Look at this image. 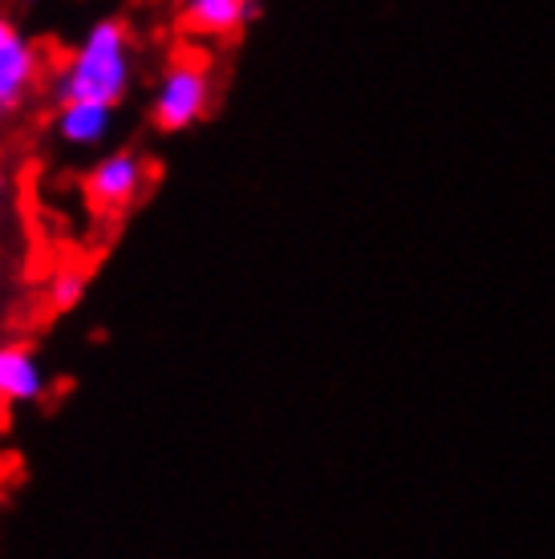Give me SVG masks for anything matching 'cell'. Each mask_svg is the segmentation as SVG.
Returning <instances> with one entry per match:
<instances>
[{
  "label": "cell",
  "mask_w": 555,
  "mask_h": 559,
  "mask_svg": "<svg viewBox=\"0 0 555 559\" xmlns=\"http://www.w3.org/2000/svg\"><path fill=\"white\" fill-rule=\"evenodd\" d=\"M134 82V37L122 21H97L85 28L66 66L54 78V102H118L130 94Z\"/></svg>",
  "instance_id": "obj_1"
},
{
  "label": "cell",
  "mask_w": 555,
  "mask_h": 559,
  "mask_svg": "<svg viewBox=\"0 0 555 559\" xmlns=\"http://www.w3.org/2000/svg\"><path fill=\"white\" fill-rule=\"evenodd\" d=\"M9 418H13V402H9L4 393H0V433L9 430Z\"/></svg>",
  "instance_id": "obj_9"
},
{
  "label": "cell",
  "mask_w": 555,
  "mask_h": 559,
  "mask_svg": "<svg viewBox=\"0 0 555 559\" xmlns=\"http://www.w3.org/2000/svg\"><path fill=\"white\" fill-rule=\"evenodd\" d=\"M146 182H151V163L126 146V151L102 154L94 167L85 170L82 195L97 215H122L146 195Z\"/></svg>",
  "instance_id": "obj_4"
},
{
  "label": "cell",
  "mask_w": 555,
  "mask_h": 559,
  "mask_svg": "<svg viewBox=\"0 0 555 559\" xmlns=\"http://www.w3.org/2000/svg\"><path fill=\"white\" fill-rule=\"evenodd\" d=\"M4 195H9V182H4V175H0V207H4Z\"/></svg>",
  "instance_id": "obj_10"
},
{
  "label": "cell",
  "mask_w": 555,
  "mask_h": 559,
  "mask_svg": "<svg viewBox=\"0 0 555 559\" xmlns=\"http://www.w3.org/2000/svg\"><path fill=\"white\" fill-rule=\"evenodd\" d=\"M114 110L118 106H106V102H57V139L73 146V151H94V146L110 139Z\"/></svg>",
  "instance_id": "obj_6"
},
{
  "label": "cell",
  "mask_w": 555,
  "mask_h": 559,
  "mask_svg": "<svg viewBox=\"0 0 555 559\" xmlns=\"http://www.w3.org/2000/svg\"><path fill=\"white\" fill-rule=\"evenodd\" d=\"M45 378L37 353L21 345V341H4L0 345V393L13 402V406H33L45 397Z\"/></svg>",
  "instance_id": "obj_7"
},
{
  "label": "cell",
  "mask_w": 555,
  "mask_h": 559,
  "mask_svg": "<svg viewBox=\"0 0 555 559\" xmlns=\"http://www.w3.org/2000/svg\"><path fill=\"white\" fill-rule=\"evenodd\" d=\"M85 296V272H78V267H61L54 280H49V288H45V300H49V308L54 312H70V308L82 305Z\"/></svg>",
  "instance_id": "obj_8"
},
{
  "label": "cell",
  "mask_w": 555,
  "mask_h": 559,
  "mask_svg": "<svg viewBox=\"0 0 555 559\" xmlns=\"http://www.w3.org/2000/svg\"><path fill=\"white\" fill-rule=\"evenodd\" d=\"M45 82V53L42 45L0 9V122L25 110V102Z\"/></svg>",
  "instance_id": "obj_3"
},
{
  "label": "cell",
  "mask_w": 555,
  "mask_h": 559,
  "mask_svg": "<svg viewBox=\"0 0 555 559\" xmlns=\"http://www.w3.org/2000/svg\"><path fill=\"white\" fill-rule=\"evenodd\" d=\"M211 106V57L203 49H179L154 85L151 122L163 134H179L203 122Z\"/></svg>",
  "instance_id": "obj_2"
},
{
  "label": "cell",
  "mask_w": 555,
  "mask_h": 559,
  "mask_svg": "<svg viewBox=\"0 0 555 559\" xmlns=\"http://www.w3.org/2000/svg\"><path fill=\"white\" fill-rule=\"evenodd\" d=\"M260 16V0H179V25L203 41H232Z\"/></svg>",
  "instance_id": "obj_5"
}]
</instances>
